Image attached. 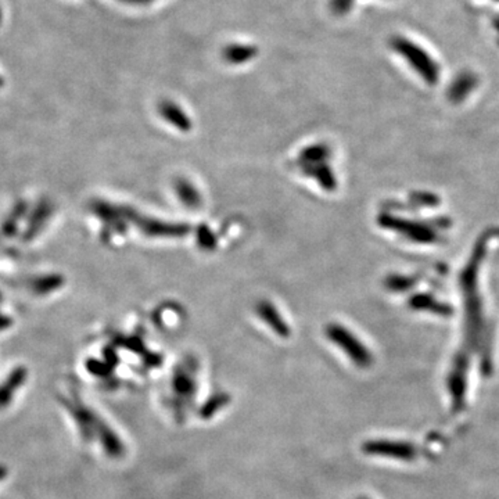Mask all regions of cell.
I'll use <instances>...</instances> for the list:
<instances>
[{"label": "cell", "mask_w": 499, "mask_h": 499, "mask_svg": "<svg viewBox=\"0 0 499 499\" xmlns=\"http://www.w3.org/2000/svg\"><path fill=\"white\" fill-rule=\"evenodd\" d=\"M357 499H371V498H368V497H358V498H357Z\"/></svg>", "instance_id": "15"}, {"label": "cell", "mask_w": 499, "mask_h": 499, "mask_svg": "<svg viewBox=\"0 0 499 499\" xmlns=\"http://www.w3.org/2000/svg\"><path fill=\"white\" fill-rule=\"evenodd\" d=\"M413 307H416V308H433L434 312H440V314H445V312H447L445 305L438 304V302H436L434 300H431L430 297H426V295H417V297H415V300H413Z\"/></svg>", "instance_id": "11"}, {"label": "cell", "mask_w": 499, "mask_h": 499, "mask_svg": "<svg viewBox=\"0 0 499 499\" xmlns=\"http://www.w3.org/2000/svg\"><path fill=\"white\" fill-rule=\"evenodd\" d=\"M387 227L392 228V229H399V232H402L405 236H408L409 239L415 240V242H434L436 240V235L434 232H431L429 228L423 227V225H416V224H404L402 221H395L391 224H387Z\"/></svg>", "instance_id": "8"}, {"label": "cell", "mask_w": 499, "mask_h": 499, "mask_svg": "<svg viewBox=\"0 0 499 499\" xmlns=\"http://www.w3.org/2000/svg\"><path fill=\"white\" fill-rule=\"evenodd\" d=\"M229 402H231V398H229L228 394L218 392V394L213 395L211 398H208L203 404V406H201V409L199 412V416L201 419H210V417L215 416L220 412V409L225 408Z\"/></svg>", "instance_id": "9"}, {"label": "cell", "mask_w": 499, "mask_h": 499, "mask_svg": "<svg viewBox=\"0 0 499 499\" xmlns=\"http://www.w3.org/2000/svg\"><path fill=\"white\" fill-rule=\"evenodd\" d=\"M391 47L423 78V81L430 85L437 84L440 68L427 50L405 36H395L391 40Z\"/></svg>", "instance_id": "2"}, {"label": "cell", "mask_w": 499, "mask_h": 499, "mask_svg": "<svg viewBox=\"0 0 499 499\" xmlns=\"http://www.w3.org/2000/svg\"><path fill=\"white\" fill-rule=\"evenodd\" d=\"M362 452L368 456H378L394 461L410 462L419 456L417 448L408 441L374 438L362 444Z\"/></svg>", "instance_id": "4"}, {"label": "cell", "mask_w": 499, "mask_h": 499, "mask_svg": "<svg viewBox=\"0 0 499 499\" xmlns=\"http://www.w3.org/2000/svg\"><path fill=\"white\" fill-rule=\"evenodd\" d=\"M28 371L24 367H17L0 383V409L8 406L17 391L25 384Z\"/></svg>", "instance_id": "6"}, {"label": "cell", "mask_w": 499, "mask_h": 499, "mask_svg": "<svg viewBox=\"0 0 499 499\" xmlns=\"http://www.w3.org/2000/svg\"><path fill=\"white\" fill-rule=\"evenodd\" d=\"M7 473H8L7 468H6V466H3V465H0V482H1V480H4V479L7 477Z\"/></svg>", "instance_id": "12"}, {"label": "cell", "mask_w": 499, "mask_h": 499, "mask_svg": "<svg viewBox=\"0 0 499 499\" xmlns=\"http://www.w3.org/2000/svg\"><path fill=\"white\" fill-rule=\"evenodd\" d=\"M475 85H476V79L473 75L465 74L458 77V79L451 86V93H450L451 99L454 102H459L461 99L468 96V93L475 88Z\"/></svg>", "instance_id": "10"}, {"label": "cell", "mask_w": 499, "mask_h": 499, "mask_svg": "<svg viewBox=\"0 0 499 499\" xmlns=\"http://www.w3.org/2000/svg\"><path fill=\"white\" fill-rule=\"evenodd\" d=\"M4 85V79H3V77L0 75V88Z\"/></svg>", "instance_id": "14"}, {"label": "cell", "mask_w": 499, "mask_h": 499, "mask_svg": "<svg viewBox=\"0 0 499 499\" xmlns=\"http://www.w3.org/2000/svg\"><path fill=\"white\" fill-rule=\"evenodd\" d=\"M448 392L451 397L452 412H461L466 404L468 395V360L465 355H459L455 360L454 368L448 376Z\"/></svg>", "instance_id": "5"}, {"label": "cell", "mask_w": 499, "mask_h": 499, "mask_svg": "<svg viewBox=\"0 0 499 499\" xmlns=\"http://www.w3.org/2000/svg\"><path fill=\"white\" fill-rule=\"evenodd\" d=\"M63 404L75 420L84 440H99L107 456L113 459H120L124 456V443L102 416H99L93 409L88 408L79 399L67 398L63 399Z\"/></svg>", "instance_id": "1"}, {"label": "cell", "mask_w": 499, "mask_h": 499, "mask_svg": "<svg viewBox=\"0 0 499 499\" xmlns=\"http://www.w3.org/2000/svg\"><path fill=\"white\" fill-rule=\"evenodd\" d=\"M174 392H175V401H176V408L179 409L178 413L183 412L182 409L186 408L187 405L192 404V398L196 392V383H194V378L193 376L189 374H183V372H179V374H175L174 377Z\"/></svg>", "instance_id": "7"}, {"label": "cell", "mask_w": 499, "mask_h": 499, "mask_svg": "<svg viewBox=\"0 0 499 499\" xmlns=\"http://www.w3.org/2000/svg\"><path fill=\"white\" fill-rule=\"evenodd\" d=\"M1 21H3V8L0 6V24H1Z\"/></svg>", "instance_id": "13"}, {"label": "cell", "mask_w": 499, "mask_h": 499, "mask_svg": "<svg viewBox=\"0 0 499 499\" xmlns=\"http://www.w3.org/2000/svg\"><path fill=\"white\" fill-rule=\"evenodd\" d=\"M328 337L341 348L347 357L361 369H367L374 364L372 353L347 329L332 325L328 329Z\"/></svg>", "instance_id": "3"}]
</instances>
